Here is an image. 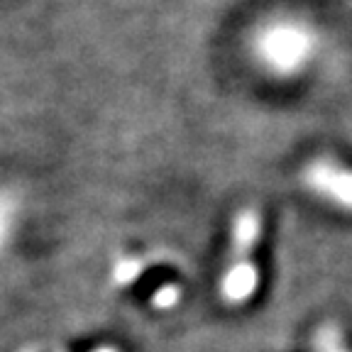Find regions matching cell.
<instances>
[{
    "instance_id": "cell-1",
    "label": "cell",
    "mask_w": 352,
    "mask_h": 352,
    "mask_svg": "<svg viewBox=\"0 0 352 352\" xmlns=\"http://www.w3.org/2000/svg\"><path fill=\"white\" fill-rule=\"evenodd\" d=\"M257 50L264 64L274 72H296L311 52V34L301 25L276 22L259 34Z\"/></svg>"
},
{
    "instance_id": "cell-2",
    "label": "cell",
    "mask_w": 352,
    "mask_h": 352,
    "mask_svg": "<svg viewBox=\"0 0 352 352\" xmlns=\"http://www.w3.org/2000/svg\"><path fill=\"white\" fill-rule=\"evenodd\" d=\"M308 188L320 193L323 198L336 201L338 206L352 208V171L342 169V166L333 164L328 160H318L314 164H308L303 171Z\"/></svg>"
},
{
    "instance_id": "cell-3",
    "label": "cell",
    "mask_w": 352,
    "mask_h": 352,
    "mask_svg": "<svg viewBox=\"0 0 352 352\" xmlns=\"http://www.w3.org/2000/svg\"><path fill=\"white\" fill-rule=\"evenodd\" d=\"M259 286V270L252 259H240V262H230L220 292L228 303H245L252 298V294Z\"/></svg>"
},
{
    "instance_id": "cell-4",
    "label": "cell",
    "mask_w": 352,
    "mask_h": 352,
    "mask_svg": "<svg viewBox=\"0 0 352 352\" xmlns=\"http://www.w3.org/2000/svg\"><path fill=\"white\" fill-rule=\"evenodd\" d=\"M259 232H262V215H259V210H242L235 223V235H232V262L250 259L254 245L259 242Z\"/></svg>"
},
{
    "instance_id": "cell-5",
    "label": "cell",
    "mask_w": 352,
    "mask_h": 352,
    "mask_svg": "<svg viewBox=\"0 0 352 352\" xmlns=\"http://www.w3.org/2000/svg\"><path fill=\"white\" fill-rule=\"evenodd\" d=\"M316 352H350L336 325H323L316 333Z\"/></svg>"
},
{
    "instance_id": "cell-6",
    "label": "cell",
    "mask_w": 352,
    "mask_h": 352,
    "mask_svg": "<svg viewBox=\"0 0 352 352\" xmlns=\"http://www.w3.org/2000/svg\"><path fill=\"white\" fill-rule=\"evenodd\" d=\"M6 230H8V213L3 210V206H0V242L6 237Z\"/></svg>"
}]
</instances>
